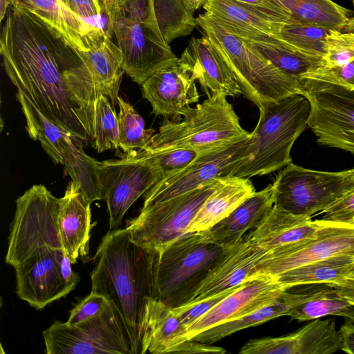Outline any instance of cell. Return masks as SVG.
<instances>
[{"instance_id": "1", "label": "cell", "mask_w": 354, "mask_h": 354, "mask_svg": "<svg viewBox=\"0 0 354 354\" xmlns=\"http://www.w3.org/2000/svg\"><path fill=\"white\" fill-rule=\"evenodd\" d=\"M3 68L17 92L48 120L93 140L100 95L80 51L40 18L11 6L0 36Z\"/></svg>"}, {"instance_id": "2", "label": "cell", "mask_w": 354, "mask_h": 354, "mask_svg": "<svg viewBox=\"0 0 354 354\" xmlns=\"http://www.w3.org/2000/svg\"><path fill=\"white\" fill-rule=\"evenodd\" d=\"M158 254L134 243L125 228L108 232L93 257L91 292L102 295L116 308L129 335L133 354L147 352V320L155 299Z\"/></svg>"}, {"instance_id": "3", "label": "cell", "mask_w": 354, "mask_h": 354, "mask_svg": "<svg viewBox=\"0 0 354 354\" xmlns=\"http://www.w3.org/2000/svg\"><path fill=\"white\" fill-rule=\"evenodd\" d=\"M259 118L248 139L240 160L229 176L250 178L279 170L290 162V151L297 138L308 126L311 106L301 94L259 108Z\"/></svg>"}, {"instance_id": "4", "label": "cell", "mask_w": 354, "mask_h": 354, "mask_svg": "<svg viewBox=\"0 0 354 354\" xmlns=\"http://www.w3.org/2000/svg\"><path fill=\"white\" fill-rule=\"evenodd\" d=\"M196 24L231 70L242 94L258 108L300 94L299 79L279 71L206 12L198 15Z\"/></svg>"}, {"instance_id": "5", "label": "cell", "mask_w": 354, "mask_h": 354, "mask_svg": "<svg viewBox=\"0 0 354 354\" xmlns=\"http://www.w3.org/2000/svg\"><path fill=\"white\" fill-rule=\"evenodd\" d=\"M233 245L217 244L209 239L205 232H188L181 236L158 254L155 299L171 308L187 304Z\"/></svg>"}, {"instance_id": "6", "label": "cell", "mask_w": 354, "mask_h": 354, "mask_svg": "<svg viewBox=\"0 0 354 354\" xmlns=\"http://www.w3.org/2000/svg\"><path fill=\"white\" fill-rule=\"evenodd\" d=\"M250 133L241 127L226 96L209 95L183 119L166 120L145 150L214 149L247 140Z\"/></svg>"}, {"instance_id": "7", "label": "cell", "mask_w": 354, "mask_h": 354, "mask_svg": "<svg viewBox=\"0 0 354 354\" xmlns=\"http://www.w3.org/2000/svg\"><path fill=\"white\" fill-rule=\"evenodd\" d=\"M272 185L274 205L311 218L354 192V168L322 171L290 162L279 171Z\"/></svg>"}, {"instance_id": "8", "label": "cell", "mask_w": 354, "mask_h": 354, "mask_svg": "<svg viewBox=\"0 0 354 354\" xmlns=\"http://www.w3.org/2000/svg\"><path fill=\"white\" fill-rule=\"evenodd\" d=\"M59 198L43 185H32L17 198L6 263L15 268L41 248L63 250L59 228Z\"/></svg>"}, {"instance_id": "9", "label": "cell", "mask_w": 354, "mask_h": 354, "mask_svg": "<svg viewBox=\"0 0 354 354\" xmlns=\"http://www.w3.org/2000/svg\"><path fill=\"white\" fill-rule=\"evenodd\" d=\"M221 178L211 180L185 194L142 207L139 215L129 221L126 227L131 239L140 246L161 252L187 233L191 223L218 187Z\"/></svg>"}, {"instance_id": "10", "label": "cell", "mask_w": 354, "mask_h": 354, "mask_svg": "<svg viewBox=\"0 0 354 354\" xmlns=\"http://www.w3.org/2000/svg\"><path fill=\"white\" fill-rule=\"evenodd\" d=\"M42 335L46 354H133L125 325L111 303L76 325L55 321Z\"/></svg>"}, {"instance_id": "11", "label": "cell", "mask_w": 354, "mask_h": 354, "mask_svg": "<svg viewBox=\"0 0 354 354\" xmlns=\"http://www.w3.org/2000/svg\"><path fill=\"white\" fill-rule=\"evenodd\" d=\"M300 87L310 104L308 126L317 142L354 154V88L308 77Z\"/></svg>"}, {"instance_id": "12", "label": "cell", "mask_w": 354, "mask_h": 354, "mask_svg": "<svg viewBox=\"0 0 354 354\" xmlns=\"http://www.w3.org/2000/svg\"><path fill=\"white\" fill-rule=\"evenodd\" d=\"M16 97L29 137L38 140L52 160L63 165L71 180L82 190L94 189L99 182L100 162L84 152V141L48 120L20 93L17 92Z\"/></svg>"}, {"instance_id": "13", "label": "cell", "mask_w": 354, "mask_h": 354, "mask_svg": "<svg viewBox=\"0 0 354 354\" xmlns=\"http://www.w3.org/2000/svg\"><path fill=\"white\" fill-rule=\"evenodd\" d=\"M106 22L122 54L124 73L137 84L142 85L156 72L178 64L179 58L158 27L124 16Z\"/></svg>"}, {"instance_id": "14", "label": "cell", "mask_w": 354, "mask_h": 354, "mask_svg": "<svg viewBox=\"0 0 354 354\" xmlns=\"http://www.w3.org/2000/svg\"><path fill=\"white\" fill-rule=\"evenodd\" d=\"M62 249L41 248L17 266L16 292L37 310H41L75 289L78 274Z\"/></svg>"}, {"instance_id": "15", "label": "cell", "mask_w": 354, "mask_h": 354, "mask_svg": "<svg viewBox=\"0 0 354 354\" xmlns=\"http://www.w3.org/2000/svg\"><path fill=\"white\" fill-rule=\"evenodd\" d=\"M158 169L126 155L120 160L100 162V180L109 212V232L118 230L136 201L162 179Z\"/></svg>"}, {"instance_id": "16", "label": "cell", "mask_w": 354, "mask_h": 354, "mask_svg": "<svg viewBox=\"0 0 354 354\" xmlns=\"http://www.w3.org/2000/svg\"><path fill=\"white\" fill-rule=\"evenodd\" d=\"M354 254V223L332 222L314 237L268 251L253 274L275 277L312 262Z\"/></svg>"}, {"instance_id": "17", "label": "cell", "mask_w": 354, "mask_h": 354, "mask_svg": "<svg viewBox=\"0 0 354 354\" xmlns=\"http://www.w3.org/2000/svg\"><path fill=\"white\" fill-rule=\"evenodd\" d=\"M247 140L206 151L181 170L160 179L144 196L142 207L192 191L208 181L227 176L243 155Z\"/></svg>"}, {"instance_id": "18", "label": "cell", "mask_w": 354, "mask_h": 354, "mask_svg": "<svg viewBox=\"0 0 354 354\" xmlns=\"http://www.w3.org/2000/svg\"><path fill=\"white\" fill-rule=\"evenodd\" d=\"M288 290L274 277L252 274L209 312L187 328V338L222 323L238 319L275 301Z\"/></svg>"}, {"instance_id": "19", "label": "cell", "mask_w": 354, "mask_h": 354, "mask_svg": "<svg viewBox=\"0 0 354 354\" xmlns=\"http://www.w3.org/2000/svg\"><path fill=\"white\" fill-rule=\"evenodd\" d=\"M339 342L335 318H318L290 334L251 339L239 353L332 354L340 350Z\"/></svg>"}, {"instance_id": "20", "label": "cell", "mask_w": 354, "mask_h": 354, "mask_svg": "<svg viewBox=\"0 0 354 354\" xmlns=\"http://www.w3.org/2000/svg\"><path fill=\"white\" fill-rule=\"evenodd\" d=\"M195 82L178 63L151 75L141 85L142 93L150 102L155 115L178 120L192 109L191 104L198 102Z\"/></svg>"}, {"instance_id": "21", "label": "cell", "mask_w": 354, "mask_h": 354, "mask_svg": "<svg viewBox=\"0 0 354 354\" xmlns=\"http://www.w3.org/2000/svg\"><path fill=\"white\" fill-rule=\"evenodd\" d=\"M178 63L200 84L207 96L242 94L231 70L205 35L189 41Z\"/></svg>"}, {"instance_id": "22", "label": "cell", "mask_w": 354, "mask_h": 354, "mask_svg": "<svg viewBox=\"0 0 354 354\" xmlns=\"http://www.w3.org/2000/svg\"><path fill=\"white\" fill-rule=\"evenodd\" d=\"M267 252L254 243L248 234L243 235L212 268L187 304L195 303L238 286L253 274Z\"/></svg>"}, {"instance_id": "23", "label": "cell", "mask_w": 354, "mask_h": 354, "mask_svg": "<svg viewBox=\"0 0 354 354\" xmlns=\"http://www.w3.org/2000/svg\"><path fill=\"white\" fill-rule=\"evenodd\" d=\"M332 222L297 216L273 205L248 235L254 243L268 252L310 239Z\"/></svg>"}, {"instance_id": "24", "label": "cell", "mask_w": 354, "mask_h": 354, "mask_svg": "<svg viewBox=\"0 0 354 354\" xmlns=\"http://www.w3.org/2000/svg\"><path fill=\"white\" fill-rule=\"evenodd\" d=\"M59 200V228L63 250L74 264L89 252L91 203L73 180Z\"/></svg>"}, {"instance_id": "25", "label": "cell", "mask_w": 354, "mask_h": 354, "mask_svg": "<svg viewBox=\"0 0 354 354\" xmlns=\"http://www.w3.org/2000/svg\"><path fill=\"white\" fill-rule=\"evenodd\" d=\"M88 50L80 55L100 94L106 95L114 107L124 73L122 54L109 35L100 29L90 39Z\"/></svg>"}, {"instance_id": "26", "label": "cell", "mask_w": 354, "mask_h": 354, "mask_svg": "<svg viewBox=\"0 0 354 354\" xmlns=\"http://www.w3.org/2000/svg\"><path fill=\"white\" fill-rule=\"evenodd\" d=\"M205 12L234 36L250 41L274 42L283 24L263 19L234 0H207Z\"/></svg>"}, {"instance_id": "27", "label": "cell", "mask_w": 354, "mask_h": 354, "mask_svg": "<svg viewBox=\"0 0 354 354\" xmlns=\"http://www.w3.org/2000/svg\"><path fill=\"white\" fill-rule=\"evenodd\" d=\"M40 18L77 50H88L90 39L100 27L93 25L71 12L59 0H10Z\"/></svg>"}, {"instance_id": "28", "label": "cell", "mask_w": 354, "mask_h": 354, "mask_svg": "<svg viewBox=\"0 0 354 354\" xmlns=\"http://www.w3.org/2000/svg\"><path fill=\"white\" fill-rule=\"evenodd\" d=\"M274 205L272 185L254 192L227 216L205 231L209 239L223 246L238 243L249 230L254 229Z\"/></svg>"}, {"instance_id": "29", "label": "cell", "mask_w": 354, "mask_h": 354, "mask_svg": "<svg viewBox=\"0 0 354 354\" xmlns=\"http://www.w3.org/2000/svg\"><path fill=\"white\" fill-rule=\"evenodd\" d=\"M254 192V187L249 178L236 176L222 177L218 187L196 214L187 229V233L208 230L227 216Z\"/></svg>"}, {"instance_id": "30", "label": "cell", "mask_w": 354, "mask_h": 354, "mask_svg": "<svg viewBox=\"0 0 354 354\" xmlns=\"http://www.w3.org/2000/svg\"><path fill=\"white\" fill-rule=\"evenodd\" d=\"M320 289H312L302 292H290V289H288L271 304L238 319L209 328L196 334L190 339L211 344L240 330L288 315L293 308L314 297Z\"/></svg>"}, {"instance_id": "31", "label": "cell", "mask_w": 354, "mask_h": 354, "mask_svg": "<svg viewBox=\"0 0 354 354\" xmlns=\"http://www.w3.org/2000/svg\"><path fill=\"white\" fill-rule=\"evenodd\" d=\"M187 328L173 308L153 299L147 320L146 347L153 354L173 353L187 339Z\"/></svg>"}, {"instance_id": "32", "label": "cell", "mask_w": 354, "mask_h": 354, "mask_svg": "<svg viewBox=\"0 0 354 354\" xmlns=\"http://www.w3.org/2000/svg\"><path fill=\"white\" fill-rule=\"evenodd\" d=\"M354 263V254H340L303 265L275 276L288 289L311 284H331L342 279Z\"/></svg>"}, {"instance_id": "33", "label": "cell", "mask_w": 354, "mask_h": 354, "mask_svg": "<svg viewBox=\"0 0 354 354\" xmlns=\"http://www.w3.org/2000/svg\"><path fill=\"white\" fill-rule=\"evenodd\" d=\"M292 17L295 23L343 30L351 10L332 0H277Z\"/></svg>"}, {"instance_id": "34", "label": "cell", "mask_w": 354, "mask_h": 354, "mask_svg": "<svg viewBox=\"0 0 354 354\" xmlns=\"http://www.w3.org/2000/svg\"><path fill=\"white\" fill-rule=\"evenodd\" d=\"M244 41L257 50L279 71L299 80L326 65L324 57L306 54L292 47L282 39L274 42Z\"/></svg>"}, {"instance_id": "35", "label": "cell", "mask_w": 354, "mask_h": 354, "mask_svg": "<svg viewBox=\"0 0 354 354\" xmlns=\"http://www.w3.org/2000/svg\"><path fill=\"white\" fill-rule=\"evenodd\" d=\"M327 315L344 317L354 322V305L335 288L326 284L314 297L293 308L287 316L304 322Z\"/></svg>"}, {"instance_id": "36", "label": "cell", "mask_w": 354, "mask_h": 354, "mask_svg": "<svg viewBox=\"0 0 354 354\" xmlns=\"http://www.w3.org/2000/svg\"><path fill=\"white\" fill-rule=\"evenodd\" d=\"M154 12L160 32L169 44L176 38L189 35L196 19L182 0H153Z\"/></svg>"}, {"instance_id": "37", "label": "cell", "mask_w": 354, "mask_h": 354, "mask_svg": "<svg viewBox=\"0 0 354 354\" xmlns=\"http://www.w3.org/2000/svg\"><path fill=\"white\" fill-rule=\"evenodd\" d=\"M119 148L126 154L147 148L155 130L146 129L145 121L133 106L118 97Z\"/></svg>"}, {"instance_id": "38", "label": "cell", "mask_w": 354, "mask_h": 354, "mask_svg": "<svg viewBox=\"0 0 354 354\" xmlns=\"http://www.w3.org/2000/svg\"><path fill=\"white\" fill-rule=\"evenodd\" d=\"M93 146L98 152L119 148L118 118L109 99L100 94L94 108Z\"/></svg>"}, {"instance_id": "39", "label": "cell", "mask_w": 354, "mask_h": 354, "mask_svg": "<svg viewBox=\"0 0 354 354\" xmlns=\"http://www.w3.org/2000/svg\"><path fill=\"white\" fill-rule=\"evenodd\" d=\"M331 30L300 23L283 24L280 39L310 55L324 57V39Z\"/></svg>"}, {"instance_id": "40", "label": "cell", "mask_w": 354, "mask_h": 354, "mask_svg": "<svg viewBox=\"0 0 354 354\" xmlns=\"http://www.w3.org/2000/svg\"><path fill=\"white\" fill-rule=\"evenodd\" d=\"M211 150L213 149L180 148L162 151L142 150L127 155L153 165L159 170L164 178L181 170L200 155Z\"/></svg>"}, {"instance_id": "41", "label": "cell", "mask_w": 354, "mask_h": 354, "mask_svg": "<svg viewBox=\"0 0 354 354\" xmlns=\"http://www.w3.org/2000/svg\"><path fill=\"white\" fill-rule=\"evenodd\" d=\"M324 44L326 65L343 66L354 60V32L331 30Z\"/></svg>"}, {"instance_id": "42", "label": "cell", "mask_w": 354, "mask_h": 354, "mask_svg": "<svg viewBox=\"0 0 354 354\" xmlns=\"http://www.w3.org/2000/svg\"><path fill=\"white\" fill-rule=\"evenodd\" d=\"M238 286L195 303L186 304L173 308L174 311L183 324L187 328L188 326L209 312L223 298L232 292Z\"/></svg>"}, {"instance_id": "43", "label": "cell", "mask_w": 354, "mask_h": 354, "mask_svg": "<svg viewBox=\"0 0 354 354\" xmlns=\"http://www.w3.org/2000/svg\"><path fill=\"white\" fill-rule=\"evenodd\" d=\"M248 10L268 21L295 23L292 17L277 0H234Z\"/></svg>"}, {"instance_id": "44", "label": "cell", "mask_w": 354, "mask_h": 354, "mask_svg": "<svg viewBox=\"0 0 354 354\" xmlns=\"http://www.w3.org/2000/svg\"><path fill=\"white\" fill-rule=\"evenodd\" d=\"M109 304L104 297L91 292L71 310L66 323L68 326L76 325L102 313Z\"/></svg>"}, {"instance_id": "45", "label": "cell", "mask_w": 354, "mask_h": 354, "mask_svg": "<svg viewBox=\"0 0 354 354\" xmlns=\"http://www.w3.org/2000/svg\"><path fill=\"white\" fill-rule=\"evenodd\" d=\"M304 77L354 88V60L343 66L325 65Z\"/></svg>"}, {"instance_id": "46", "label": "cell", "mask_w": 354, "mask_h": 354, "mask_svg": "<svg viewBox=\"0 0 354 354\" xmlns=\"http://www.w3.org/2000/svg\"><path fill=\"white\" fill-rule=\"evenodd\" d=\"M325 221L354 223V192L339 201L324 212Z\"/></svg>"}, {"instance_id": "47", "label": "cell", "mask_w": 354, "mask_h": 354, "mask_svg": "<svg viewBox=\"0 0 354 354\" xmlns=\"http://www.w3.org/2000/svg\"><path fill=\"white\" fill-rule=\"evenodd\" d=\"M59 1L75 15L86 21L102 15V10L97 0Z\"/></svg>"}, {"instance_id": "48", "label": "cell", "mask_w": 354, "mask_h": 354, "mask_svg": "<svg viewBox=\"0 0 354 354\" xmlns=\"http://www.w3.org/2000/svg\"><path fill=\"white\" fill-rule=\"evenodd\" d=\"M225 351V349L221 347L210 346L193 339H187L173 353H224Z\"/></svg>"}, {"instance_id": "49", "label": "cell", "mask_w": 354, "mask_h": 354, "mask_svg": "<svg viewBox=\"0 0 354 354\" xmlns=\"http://www.w3.org/2000/svg\"><path fill=\"white\" fill-rule=\"evenodd\" d=\"M338 331L340 350L348 354H354V322L345 318V322Z\"/></svg>"}, {"instance_id": "50", "label": "cell", "mask_w": 354, "mask_h": 354, "mask_svg": "<svg viewBox=\"0 0 354 354\" xmlns=\"http://www.w3.org/2000/svg\"><path fill=\"white\" fill-rule=\"evenodd\" d=\"M333 286L338 293L354 305V281L341 279L337 281L328 284Z\"/></svg>"}, {"instance_id": "51", "label": "cell", "mask_w": 354, "mask_h": 354, "mask_svg": "<svg viewBox=\"0 0 354 354\" xmlns=\"http://www.w3.org/2000/svg\"><path fill=\"white\" fill-rule=\"evenodd\" d=\"M106 18L120 8L127 0H97Z\"/></svg>"}, {"instance_id": "52", "label": "cell", "mask_w": 354, "mask_h": 354, "mask_svg": "<svg viewBox=\"0 0 354 354\" xmlns=\"http://www.w3.org/2000/svg\"><path fill=\"white\" fill-rule=\"evenodd\" d=\"M182 1L187 8L194 13L196 10L203 6L207 0H182Z\"/></svg>"}, {"instance_id": "53", "label": "cell", "mask_w": 354, "mask_h": 354, "mask_svg": "<svg viewBox=\"0 0 354 354\" xmlns=\"http://www.w3.org/2000/svg\"><path fill=\"white\" fill-rule=\"evenodd\" d=\"M11 6L10 0H0V20L1 21L6 17L8 9Z\"/></svg>"}, {"instance_id": "54", "label": "cell", "mask_w": 354, "mask_h": 354, "mask_svg": "<svg viewBox=\"0 0 354 354\" xmlns=\"http://www.w3.org/2000/svg\"><path fill=\"white\" fill-rule=\"evenodd\" d=\"M353 1V3L354 6V0ZM344 32H354V15L351 17L349 22L346 25V26L342 30Z\"/></svg>"}, {"instance_id": "55", "label": "cell", "mask_w": 354, "mask_h": 354, "mask_svg": "<svg viewBox=\"0 0 354 354\" xmlns=\"http://www.w3.org/2000/svg\"><path fill=\"white\" fill-rule=\"evenodd\" d=\"M342 279H346L348 280L354 279V263L349 270V271L348 272V273Z\"/></svg>"}]
</instances>
